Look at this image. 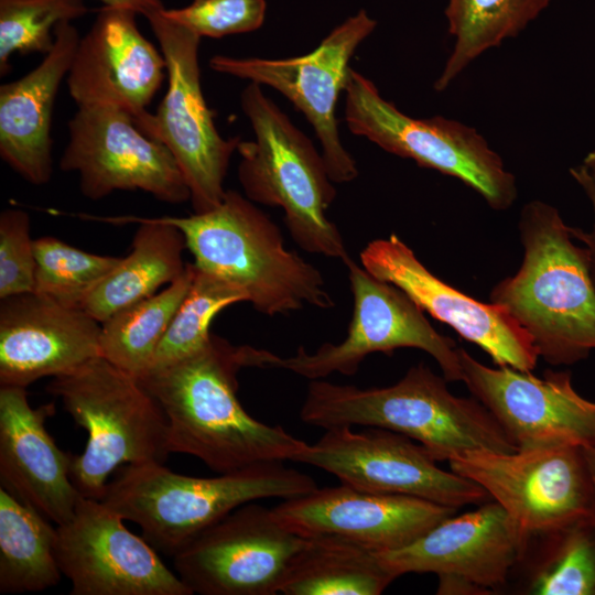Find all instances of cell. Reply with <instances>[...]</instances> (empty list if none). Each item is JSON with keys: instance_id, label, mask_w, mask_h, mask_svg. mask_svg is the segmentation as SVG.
Returning <instances> with one entry per match:
<instances>
[{"instance_id": "e0dca14e", "label": "cell", "mask_w": 595, "mask_h": 595, "mask_svg": "<svg viewBox=\"0 0 595 595\" xmlns=\"http://www.w3.org/2000/svg\"><path fill=\"white\" fill-rule=\"evenodd\" d=\"M102 501L80 497L56 526L55 555L71 595H192L143 538Z\"/></svg>"}, {"instance_id": "9a60e30c", "label": "cell", "mask_w": 595, "mask_h": 595, "mask_svg": "<svg viewBox=\"0 0 595 595\" xmlns=\"http://www.w3.org/2000/svg\"><path fill=\"white\" fill-rule=\"evenodd\" d=\"M68 134L60 169L78 173L80 192L88 199L115 191H142L167 204L191 199L171 151L144 133L129 112L113 106H80L68 121Z\"/></svg>"}, {"instance_id": "3957f363", "label": "cell", "mask_w": 595, "mask_h": 595, "mask_svg": "<svg viewBox=\"0 0 595 595\" xmlns=\"http://www.w3.org/2000/svg\"><path fill=\"white\" fill-rule=\"evenodd\" d=\"M446 381L423 363L381 388L315 379L309 383L300 416L325 430L363 425L393 431L422 445L436 462L470 450H517L480 401L454 396Z\"/></svg>"}, {"instance_id": "7402d4cb", "label": "cell", "mask_w": 595, "mask_h": 595, "mask_svg": "<svg viewBox=\"0 0 595 595\" xmlns=\"http://www.w3.org/2000/svg\"><path fill=\"white\" fill-rule=\"evenodd\" d=\"M101 323L35 292L0 299V386L26 388L100 356Z\"/></svg>"}, {"instance_id": "4316f807", "label": "cell", "mask_w": 595, "mask_h": 595, "mask_svg": "<svg viewBox=\"0 0 595 595\" xmlns=\"http://www.w3.org/2000/svg\"><path fill=\"white\" fill-rule=\"evenodd\" d=\"M56 527L0 487V593L42 592L61 581Z\"/></svg>"}, {"instance_id": "74e56055", "label": "cell", "mask_w": 595, "mask_h": 595, "mask_svg": "<svg viewBox=\"0 0 595 595\" xmlns=\"http://www.w3.org/2000/svg\"><path fill=\"white\" fill-rule=\"evenodd\" d=\"M585 459L589 469L595 500V447H583Z\"/></svg>"}, {"instance_id": "d4e9b609", "label": "cell", "mask_w": 595, "mask_h": 595, "mask_svg": "<svg viewBox=\"0 0 595 595\" xmlns=\"http://www.w3.org/2000/svg\"><path fill=\"white\" fill-rule=\"evenodd\" d=\"M111 223H138L131 251L85 298L82 309L102 323L116 312L147 299L184 272L186 242L182 231L161 217H108Z\"/></svg>"}, {"instance_id": "ac0fdd59", "label": "cell", "mask_w": 595, "mask_h": 595, "mask_svg": "<svg viewBox=\"0 0 595 595\" xmlns=\"http://www.w3.org/2000/svg\"><path fill=\"white\" fill-rule=\"evenodd\" d=\"M462 381L494 415L517 450L595 447V402L573 387L569 371L541 377L507 366L488 367L459 347Z\"/></svg>"}, {"instance_id": "7c38bea8", "label": "cell", "mask_w": 595, "mask_h": 595, "mask_svg": "<svg viewBox=\"0 0 595 595\" xmlns=\"http://www.w3.org/2000/svg\"><path fill=\"white\" fill-rule=\"evenodd\" d=\"M376 26L377 21L359 10L334 28L309 54L288 58L214 55L209 67L269 86L283 95L313 127L331 180L349 183L358 176V169L342 143L336 102L349 77L350 58Z\"/></svg>"}, {"instance_id": "ba28073f", "label": "cell", "mask_w": 595, "mask_h": 595, "mask_svg": "<svg viewBox=\"0 0 595 595\" xmlns=\"http://www.w3.org/2000/svg\"><path fill=\"white\" fill-rule=\"evenodd\" d=\"M344 93L345 122L355 136L419 166L459 180L493 209L505 210L516 201L515 176L475 128L442 116L410 117L353 68Z\"/></svg>"}, {"instance_id": "4dcf8cb0", "label": "cell", "mask_w": 595, "mask_h": 595, "mask_svg": "<svg viewBox=\"0 0 595 595\" xmlns=\"http://www.w3.org/2000/svg\"><path fill=\"white\" fill-rule=\"evenodd\" d=\"M547 543L532 567L534 595H595V517L543 536Z\"/></svg>"}, {"instance_id": "2e32d148", "label": "cell", "mask_w": 595, "mask_h": 595, "mask_svg": "<svg viewBox=\"0 0 595 595\" xmlns=\"http://www.w3.org/2000/svg\"><path fill=\"white\" fill-rule=\"evenodd\" d=\"M529 543L502 507L490 500L447 517L404 547L377 553L396 577L435 574L437 594H487L506 584L513 566L526 559Z\"/></svg>"}, {"instance_id": "5bb4252c", "label": "cell", "mask_w": 595, "mask_h": 595, "mask_svg": "<svg viewBox=\"0 0 595 595\" xmlns=\"http://www.w3.org/2000/svg\"><path fill=\"white\" fill-rule=\"evenodd\" d=\"M305 543L272 509L251 501L201 532L173 563L193 594L273 595Z\"/></svg>"}, {"instance_id": "d6986e66", "label": "cell", "mask_w": 595, "mask_h": 595, "mask_svg": "<svg viewBox=\"0 0 595 595\" xmlns=\"http://www.w3.org/2000/svg\"><path fill=\"white\" fill-rule=\"evenodd\" d=\"M361 267L403 291L421 310L486 351L497 366L532 371L539 354L528 332L501 305L483 303L434 275L397 235L368 242Z\"/></svg>"}, {"instance_id": "f35d334b", "label": "cell", "mask_w": 595, "mask_h": 595, "mask_svg": "<svg viewBox=\"0 0 595 595\" xmlns=\"http://www.w3.org/2000/svg\"><path fill=\"white\" fill-rule=\"evenodd\" d=\"M595 184V149L587 153L581 164Z\"/></svg>"}, {"instance_id": "8992f818", "label": "cell", "mask_w": 595, "mask_h": 595, "mask_svg": "<svg viewBox=\"0 0 595 595\" xmlns=\"http://www.w3.org/2000/svg\"><path fill=\"white\" fill-rule=\"evenodd\" d=\"M240 107L255 133V140H241L237 148L246 197L282 208L290 235L303 250L345 263L350 258L345 241L326 215L336 188L322 153L261 85L250 82L244 88Z\"/></svg>"}, {"instance_id": "8fae6325", "label": "cell", "mask_w": 595, "mask_h": 595, "mask_svg": "<svg viewBox=\"0 0 595 595\" xmlns=\"http://www.w3.org/2000/svg\"><path fill=\"white\" fill-rule=\"evenodd\" d=\"M448 464L484 488L529 541L595 517L593 483L581 446L470 450Z\"/></svg>"}, {"instance_id": "83f0119b", "label": "cell", "mask_w": 595, "mask_h": 595, "mask_svg": "<svg viewBox=\"0 0 595 595\" xmlns=\"http://www.w3.org/2000/svg\"><path fill=\"white\" fill-rule=\"evenodd\" d=\"M551 0H447L445 17L453 48L434 82L445 90L476 58L519 35Z\"/></svg>"}, {"instance_id": "f546056e", "label": "cell", "mask_w": 595, "mask_h": 595, "mask_svg": "<svg viewBox=\"0 0 595 595\" xmlns=\"http://www.w3.org/2000/svg\"><path fill=\"white\" fill-rule=\"evenodd\" d=\"M242 301L247 302V295L240 289L195 266L190 290L155 351L150 370L198 351L210 339L214 317L224 309Z\"/></svg>"}, {"instance_id": "f1b7e54d", "label": "cell", "mask_w": 595, "mask_h": 595, "mask_svg": "<svg viewBox=\"0 0 595 595\" xmlns=\"http://www.w3.org/2000/svg\"><path fill=\"white\" fill-rule=\"evenodd\" d=\"M195 272L187 262L182 275L160 292L112 314L101 323L100 356L141 379L151 369L155 351Z\"/></svg>"}, {"instance_id": "6da1fadb", "label": "cell", "mask_w": 595, "mask_h": 595, "mask_svg": "<svg viewBox=\"0 0 595 595\" xmlns=\"http://www.w3.org/2000/svg\"><path fill=\"white\" fill-rule=\"evenodd\" d=\"M257 348L212 334L198 351L139 379L162 408L171 453L192 455L224 474L294 461L309 443L281 425L256 420L237 397L238 374L255 367Z\"/></svg>"}, {"instance_id": "52a82bcc", "label": "cell", "mask_w": 595, "mask_h": 595, "mask_svg": "<svg viewBox=\"0 0 595 595\" xmlns=\"http://www.w3.org/2000/svg\"><path fill=\"white\" fill-rule=\"evenodd\" d=\"M46 391L88 433L71 465L83 497L100 500L108 476L123 464L164 463L171 453L167 419L158 401L138 378L101 356L53 377Z\"/></svg>"}, {"instance_id": "4fadbf2b", "label": "cell", "mask_w": 595, "mask_h": 595, "mask_svg": "<svg viewBox=\"0 0 595 595\" xmlns=\"http://www.w3.org/2000/svg\"><path fill=\"white\" fill-rule=\"evenodd\" d=\"M293 462L323 469L356 489L412 496L455 509L491 500L473 480L440 468L415 441L380 428L327 429Z\"/></svg>"}, {"instance_id": "484cf974", "label": "cell", "mask_w": 595, "mask_h": 595, "mask_svg": "<svg viewBox=\"0 0 595 595\" xmlns=\"http://www.w3.org/2000/svg\"><path fill=\"white\" fill-rule=\"evenodd\" d=\"M397 577L377 551L335 537H311L296 555L284 595H379Z\"/></svg>"}, {"instance_id": "9c48e42d", "label": "cell", "mask_w": 595, "mask_h": 595, "mask_svg": "<svg viewBox=\"0 0 595 595\" xmlns=\"http://www.w3.org/2000/svg\"><path fill=\"white\" fill-rule=\"evenodd\" d=\"M345 266L354 298L347 336L338 344L324 343L314 353L302 346L290 357L259 349L258 368H280L311 380L338 372L355 375L370 354H392L398 348H418L434 358L447 381H462L459 347L440 334L424 311L403 291L359 267L351 258Z\"/></svg>"}, {"instance_id": "e575fe53", "label": "cell", "mask_w": 595, "mask_h": 595, "mask_svg": "<svg viewBox=\"0 0 595 595\" xmlns=\"http://www.w3.org/2000/svg\"><path fill=\"white\" fill-rule=\"evenodd\" d=\"M36 260L26 212L8 208L0 214V299L33 292Z\"/></svg>"}, {"instance_id": "5b68a950", "label": "cell", "mask_w": 595, "mask_h": 595, "mask_svg": "<svg viewBox=\"0 0 595 595\" xmlns=\"http://www.w3.org/2000/svg\"><path fill=\"white\" fill-rule=\"evenodd\" d=\"M161 218L182 231L198 269L240 289L258 312L335 306L320 270L286 249L280 228L237 191L226 190L207 212Z\"/></svg>"}, {"instance_id": "277c9868", "label": "cell", "mask_w": 595, "mask_h": 595, "mask_svg": "<svg viewBox=\"0 0 595 595\" xmlns=\"http://www.w3.org/2000/svg\"><path fill=\"white\" fill-rule=\"evenodd\" d=\"M315 488L311 476L279 461L214 477L177 474L163 463L147 462L120 468L100 501L137 523L156 552L173 558L201 532L245 504L294 498Z\"/></svg>"}, {"instance_id": "d590c367", "label": "cell", "mask_w": 595, "mask_h": 595, "mask_svg": "<svg viewBox=\"0 0 595 595\" xmlns=\"http://www.w3.org/2000/svg\"><path fill=\"white\" fill-rule=\"evenodd\" d=\"M572 177L582 187L587 198L589 199L594 212V225L589 232H585L581 229L577 230L580 239L584 242L588 250L589 266L595 283V184L583 169L582 165L575 166L570 170Z\"/></svg>"}, {"instance_id": "1f68e13d", "label": "cell", "mask_w": 595, "mask_h": 595, "mask_svg": "<svg viewBox=\"0 0 595 595\" xmlns=\"http://www.w3.org/2000/svg\"><path fill=\"white\" fill-rule=\"evenodd\" d=\"M34 253L36 270L33 292L80 309L88 293L122 259L87 252L52 236L34 239Z\"/></svg>"}, {"instance_id": "603a6c76", "label": "cell", "mask_w": 595, "mask_h": 595, "mask_svg": "<svg viewBox=\"0 0 595 595\" xmlns=\"http://www.w3.org/2000/svg\"><path fill=\"white\" fill-rule=\"evenodd\" d=\"M25 389L0 386V487L60 526L83 497L71 479L73 455L45 429L53 403L32 408Z\"/></svg>"}, {"instance_id": "30bf717a", "label": "cell", "mask_w": 595, "mask_h": 595, "mask_svg": "<svg viewBox=\"0 0 595 595\" xmlns=\"http://www.w3.org/2000/svg\"><path fill=\"white\" fill-rule=\"evenodd\" d=\"M162 10L145 18L166 62L167 89L141 130L171 151L190 188L193 212L204 213L221 202L230 158L241 139H226L218 132L204 98L198 63L202 37Z\"/></svg>"}, {"instance_id": "cb8c5ba5", "label": "cell", "mask_w": 595, "mask_h": 595, "mask_svg": "<svg viewBox=\"0 0 595 595\" xmlns=\"http://www.w3.org/2000/svg\"><path fill=\"white\" fill-rule=\"evenodd\" d=\"M41 63L0 87V156L21 177L44 185L53 174L52 113L62 80L79 43L77 29L61 22Z\"/></svg>"}, {"instance_id": "7a4b0ae2", "label": "cell", "mask_w": 595, "mask_h": 595, "mask_svg": "<svg viewBox=\"0 0 595 595\" xmlns=\"http://www.w3.org/2000/svg\"><path fill=\"white\" fill-rule=\"evenodd\" d=\"M577 230L550 204H526L519 220L521 267L489 298L528 332L539 357L554 366L584 360L595 349V283Z\"/></svg>"}, {"instance_id": "836d02e7", "label": "cell", "mask_w": 595, "mask_h": 595, "mask_svg": "<svg viewBox=\"0 0 595 595\" xmlns=\"http://www.w3.org/2000/svg\"><path fill=\"white\" fill-rule=\"evenodd\" d=\"M266 10L264 0H193L187 7L163 9L162 13L201 37L218 39L259 29Z\"/></svg>"}, {"instance_id": "d6a6232c", "label": "cell", "mask_w": 595, "mask_h": 595, "mask_svg": "<svg viewBox=\"0 0 595 595\" xmlns=\"http://www.w3.org/2000/svg\"><path fill=\"white\" fill-rule=\"evenodd\" d=\"M87 13L83 0H0V74L10 69L14 53L46 54L54 45V30Z\"/></svg>"}, {"instance_id": "8d00e7d4", "label": "cell", "mask_w": 595, "mask_h": 595, "mask_svg": "<svg viewBox=\"0 0 595 595\" xmlns=\"http://www.w3.org/2000/svg\"><path fill=\"white\" fill-rule=\"evenodd\" d=\"M104 6L131 9L147 17L153 11L164 9L161 0H100Z\"/></svg>"}, {"instance_id": "44dd1931", "label": "cell", "mask_w": 595, "mask_h": 595, "mask_svg": "<svg viewBox=\"0 0 595 595\" xmlns=\"http://www.w3.org/2000/svg\"><path fill=\"white\" fill-rule=\"evenodd\" d=\"M131 9L104 6L79 40L67 74L78 107L113 106L129 112L141 129L147 107L166 75V62L140 32Z\"/></svg>"}, {"instance_id": "ffe728a7", "label": "cell", "mask_w": 595, "mask_h": 595, "mask_svg": "<svg viewBox=\"0 0 595 595\" xmlns=\"http://www.w3.org/2000/svg\"><path fill=\"white\" fill-rule=\"evenodd\" d=\"M292 532L335 537L375 551L407 545L455 515V508L425 499L372 493L339 484L314 490L271 508Z\"/></svg>"}]
</instances>
